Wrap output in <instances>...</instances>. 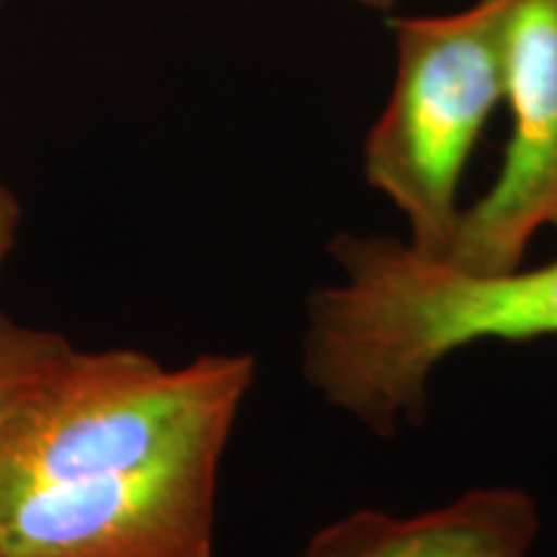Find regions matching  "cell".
Listing matches in <instances>:
<instances>
[{
  "label": "cell",
  "mask_w": 557,
  "mask_h": 557,
  "mask_svg": "<svg viewBox=\"0 0 557 557\" xmlns=\"http://www.w3.org/2000/svg\"><path fill=\"white\" fill-rule=\"evenodd\" d=\"M338 284L308 297L302 377L380 436L426 416L429 377L480 341L557 338V261L475 274L387 235L331 240Z\"/></svg>",
  "instance_id": "6da1fadb"
},
{
  "label": "cell",
  "mask_w": 557,
  "mask_h": 557,
  "mask_svg": "<svg viewBox=\"0 0 557 557\" xmlns=\"http://www.w3.org/2000/svg\"><path fill=\"white\" fill-rule=\"evenodd\" d=\"M253 377L250 354L165 367L132 348H73L0 423V496L222 457Z\"/></svg>",
  "instance_id": "7a4b0ae2"
},
{
  "label": "cell",
  "mask_w": 557,
  "mask_h": 557,
  "mask_svg": "<svg viewBox=\"0 0 557 557\" xmlns=\"http://www.w3.org/2000/svg\"><path fill=\"white\" fill-rule=\"evenodd\" d=\"M517 0H478L447 16L398 18V73L369 129L364 176L410 225V246L438 259L455 233L459 184L493 109L506 101Z\"/></svg>",
  "instance_id": "3957f363"
},
{
  "label": "cell",
  "mask_w": 557,
  "mask_h": 557,
  "mask_svg": "<svg viewBox=\"0 0 557 557\" xmlns=\"http://www.w3.org/2000/svg\"><path fill=\"white\" fill-rule=\"evenodd\" d=\"M222 457L0 496V557H214Z\"/></svg>",
  "instance_id": "277c9868"
},
{
  "label": "cell",
  "mask_w": 557,
  "mask_h": 557,
  "mask_svg": "<svg viewBox=\"0 0 557 557\" xmlns=\"http://www.w3.org/2000/svg\"><path fill=\"white\" fill-rule=\"evenodd\" d=\"M511 137L498 178L462 209L438 261L498 274L521 267L542 227H557V0H517L508 39Z\"/></svg>",
  "instance_id": "5b68a950"
},
{
  "label": "cell",
  "mask_w": 557,
  "mask_h": 557,
  "mask_svg": "<svg viewBox=\"0 0 557 557\" xmlns=\"http://www.w3.org/2000/svg\"><path fill=\"white\" fill-rule=\"evenodd\" d=\"M537 532L532 496L491 485L406 519L348 513L318 529L297 557H527Z\"/></svg>",
  "instance_id": "8992f818"
},
{
  "label": "cell",
  "mask_w": 557,
  "mask_h": 557,
  "mask_svg": "<svg viewBox=\"0 0 557 557\" xmlns=\"http://www.w3.org/2000/svg\"><path fill=\"white\" fill-rule=\"evenodd\" d=\"M73 354L58 331L16 323L0 312V423Z\"/></svg>",
  "instance_id": "52a82bcc"
},
{
  "label": "cell",
  "mask_w": 557,
  "mask_h": 557,
  "mask_svg": "<svg viewBox=\"0 0 557 557\" xmlns=\"http://www.w3.org/2000/svg\"><path fill=\"white\" fill-rule=\"evenodd\" d=\"M21 227V205L9 186L0 181V274L9 261L13 246H16Z\"/></svg>",
  "instance_id": "ba28073f"
},
{
  "label": "cell",
  "mask_w": 557,
  "mask_h": 557,
  "mask_svg": "<svg viewBox=\"0 0 557 557\" xmlns=\"http://www.w3.org/2000/svg\"><path fill=\"white\" fill-rule=\"evenodd\" d=\"M359 3L372 5V9H389V5H393L395 0H359Z\"/></svg>",
  "instance_id": "9c48e42d"
}]
</instances>
